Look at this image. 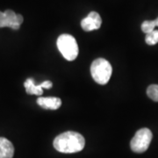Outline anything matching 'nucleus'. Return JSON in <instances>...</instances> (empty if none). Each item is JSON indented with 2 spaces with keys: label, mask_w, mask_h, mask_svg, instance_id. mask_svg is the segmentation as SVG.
Masks as SVG:
<instances>
[{
  "label": "nucleus",
  "mask_w": 158,
  "mask_h": 158,
  "mask_svg": "<svg viewBox=\"0 0 158 158\" xmlns=\"http://www.w3.org/2000/svg\"><path fill=\"white\" fill-rule=\"evenodd\" d=\"M37 104L40 107L47 110H57L62 106V100L56 97H46L38 98Z\"/></svg>",
  "instance_id": "obj_6"
},
{
  "label": "nucleus",
  "mask_w": 158,
  "mask_h": 158,
  "mask_svg": "<svg viewBox=\"0 0 158 158\" xmlns=\"http://www.w3.org/2000/svg\"><path fill=\"white\" fill-rule=\"evenodd\" d=\"M56 44L59 51L66 60L74 61L78 56V45L72 35L67 34L60 35Z\"/></svg>",
  "instance_id": "obj_3"
},
{
  "label": "nucleus",
  "mask_w": 158,
  "mask_h": 158,
  "mask_svg": "<svg viewBox=\"0 0 158 158\" xmlns=\"http://www.w3.org/2000/svg\"><path fill=\"white\" fill-rule=\"evenodd\" d=\"M14 155V147L11 141L6 138L0 137V158H12Z\"/></svg>",
  "instance_id": "obj_7"
},
{
  "label": "nucleus",
  "mask_w": 158,
  "mask_h": 158,
  "mask_svg": "<svg viewBox=\"0 0 158 158\" xmlns=\"http://www.w3.org/2000/svg\"><path fill=\"white\" fill-rule=\"evenodd\" d=\"M90 73L97 84L106 85L113 73L112 65L107 60L104 58H98L91 63Z\"/></svg>",
  "instance_id": "obj_2"
},
{
  "label": "nucleus",
  "mask_w": 158,
  "mask_h": 158,
  "mask_svg": "<svg viewBox=\"0 0 158 158\" xmlns=\"http://www.w3.org/2000/svg\"><path fill=\"white\" fill-rule=\"evenodd\" d=\"M85 145L84 136L72 131L62 133L54 140V148L57 151L65 154L79 152L84 149Z\"/></svg>",
  "instance_id": "obj_1"
},
{
  "label": "nucleus",
  "mask_w": 158,
  "mask_h": 158,
  "mask_svg": "<svg viewBox=\"0 0 158 158\" xmlns=\"http://www.w3.org/2000/svg\"><path fill=\"white\" fill-rule=\"evenodd\" d=\"M147 94L153 101L158 102V85H151L148 87Z\"/></svg>",
  "instance_id": "obj_12"
},
{
  "label": "nucleus",
  "mask_w": 158,
  "mask_h": 158,
  "mask_svg": "<svg viewBox=\"0 0 158 158\" xmlns=\"http://www.w3.org/2000/svg\"><path fill=\"white\" fill-rule=\"evenodd\" d=\"M7 20H8V27L13 29V30H18L20 27V25L23 23L22 15L20 14H16L15 12L11 10H6L5 11Z\"/></svg>",
  "instance_id": "obj_8"
},
{
  "label": "nucleus",
  "mask_w": 158,
  "mask_h": 158,
  "mask_svg": "<svg viewBox=\"0 0 158 158\" xmlns=\"http://www.w3.org/2000/svg\"><path fill=\"white\" fill-rule=\"evenodd\" d=\"M101 24L102 19L100 15L96 11H90L87 17L82 19L81 27L86 32H90L100 28Z\"/></svg>",
  "instance_id": "obj_5"
},
{
  "label": "nucleus",
  "mask_w": 158,
  "mask_h": 158,
  "mask_svg": "<svg viewBox=\"0 0 158 158\" xmlns=\"http://www.w3.org/2000/svg\"><path fill=\"white\" fill-rule=\"evenodd\" d=\"M24 86L26 88V91L27 94L30 95H37V96H41L43 93V86L42 84L40 85H35L34 78H28L26 80Z\"/></svg>",
  "instance_id": "obj_9"
},
{
  "label": "nucleus",
  "mask_w": 158,
  "mask_h": 158,
  "mask_svg": "<svg viewBox=\"0 0 158 158\" xmlns=\"http://www.w3.org/2000/svg\"><path fill=\"white\" fill-rule=\"evenodd\" d=\"M145 41L148 45H156L158 43V30H154L146 34Z\"/></svg>",
  "instance_id": "obj_11"
},
{
  "label": "nucleus",
  "mask_w": 158,
  "mask_h": 158,
  "mask_svg": "<svg viewBox=\"0 0 158 158\" xmlns=\"http://www.w3.org/2000/svg\"><path fill=\"white\" fill-rule=\"evenodd\" d=\"M42 84V86H43V89H51L52 86H53V84L51 81H44Z\"/></svg>",
  "instance_id": "obj_14"
},
{
  "label": "nucleus",
  "mask_w": 158,
  "mask_h": 158,
  "mask_svg": "<svg viewBox=\"0 0 158 158\" xmlns=\"http://www.w3.org/2000/svg\"><path fill=\"white\" fill-rule=\"evenodd\" d=\"M158 27V18L155 20H145L141 24V30L147 34L155 30V27Z\"/></svg>",
  "instance_id": "obj_10"
},
{
  "label": "nucleus",
  "mask_w": 158,
  "mask_h": 158,
  "mask_svg": "<svg viewBox=\"0 0 158 158\" xmlns=\"http://www.w3.org/2000/svg\"><path fill=\"white\" fill-rule=\"evenodd\" d=\"M1 27H8V20L6 13L0 11V28Z\"/></svg>",
  "instance_id": "obj_13"
},
{
  "label": "nucleus",
  "mask_w": 158,
  "mask_h": 158,
  "mask_svg": "<svg viewBox=\"0 0 158 158\" xmlns=\"http://www.w3.org/2000/svg\"><path fill=\"white\" fill-rule=\"evenodd\" d=\"M152 138V132L148 128L144 127L138 130L136 132L135 135L133 137L130 142V147L132 151L138 154L145 152L149 147Z\"/></svg>",
  "instance_id": "obj_4"
}]
</instances>
